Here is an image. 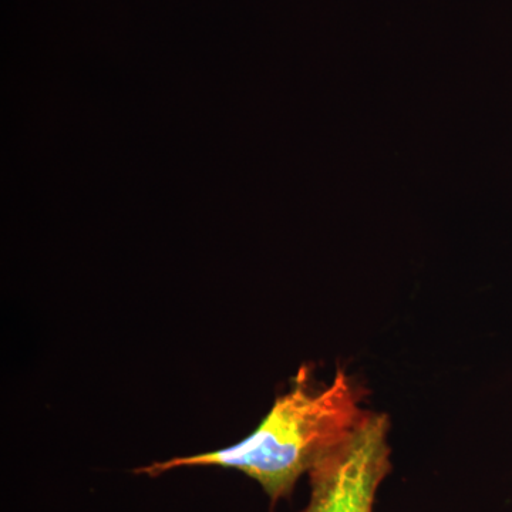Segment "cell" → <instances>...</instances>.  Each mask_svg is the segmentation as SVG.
Segmentation results:
<instances>
[{
  "instance_id": "obj_2",
  "label": "cell",
  "mask_w": 512,
  "mask_h": 512,
  "mask_svg": "<svg viewBox=\"0 0 512 512\" xmlns=\"http://www.w3.org/2000/svg\"><path fill=\"white\" fill-rule=\"evenodd\" d=\"M389 417L367 412L339 446L309 471L311 500L302 512H373L390 463Z\"/></svg>"
},
{
  "instance_id": "obj_1",
  "label": "cell",
  "mask_w": 512,
  "mask_h": 512,
  "mask_svg": "<svg viewBox=\"0 0 512 512\" xmlns=\"http://www.w3.org/2000/svg\"><path fill=\"white\" fill-rule=\"evenodd\" d=\"M362 400V387L342 367L329 384H316L309 367L302 366L291 389L276 397L247 439L210 453L158 461L136 473L156 477L181 467L232 468L259 483L275 505L362 423L367 414Z\"/></svg>"
}]
</instances>
